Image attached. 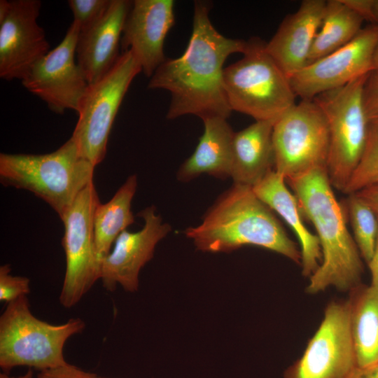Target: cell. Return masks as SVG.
<instances>
[{
	"label": "cell",
	"mask_w": 378,
	"mask_h": 378,
	"mask_svg": "<svg viewBox=\"0 0 378 378\" xmlns=\"http://www.w3.org/2000/svg\"><path fill=\"white\" fill-rule=\"evenodd\" d=\"M211 3L195 1L188 44L178 57L166 59L150 77L149 89L171 94L168 119L194 115L227 118L232 109L223 83V64L232 54L244 53L247 41L227 38L209 18Z\"/></svg>",
	"instance_id": "1"
},
{
	"label": "cell",
	"mask_w": 378,
	"mask_h": 378,
	"mask_svg": "<svg viewBox=\"0 0 378 378\" xmlns=\"http://www.w3.org/2000/svg\"><path fill=\"white\" fill-rule=\"evenodd\" d=\"M286 181L303 217L314 225L321 247L322 261L310 276L307 292L315 294L330 286L350 291L361 284L362 257L346 227L344 210L334 195L327 168L316 167Z\"/></svg>",
	"instance_id": "2"
},
{
	"label": "cell",
	"mask_w": 378,
	"mask_h": 378,
	"mask_svg": "<svg viewBox=\"0 0 378 378\" xmlns=\"http://www.w3.org/2000/svg\"><path fill=\"white\" fill-rule=\"evenodd\" d=\"M184 234L203 252L229 253L252 245L301 262L300 251L274 211L247 186L233 183L206 211L201 223Z\"/></svg>",
	"instance_id": "3"
},
{
	"label": "cell",
	"mask_w": 378,
	"mask_h": 378,
	"mask_svg": "<svg viewBox=\"0 0 378 378\" xmlns=\"http://www.w3.org/2000/svg\"><path fill=\"white\" fill-rule=\"evenodd\" d=\"M94 167L80 155L71 138L50 153L0 154L1 183L31 192L59 218L93 182Z\"/></svg>",
	"instance_id": "4"
},
{
	"label": "cell",
	"mask_w": 378,
	"mask_h": 378,
	"mask_svg": "<svg viewBox=\"0 0 378 378\" xmlns=\"http://www.w3.org/2000/svg\"><path fill=\"white\" fill-rule=\"evenodd\" d=\"M266 42L247 41L243 57L224 68L223 83L229 105L259 120H276L297 97L289 78L269 55Z\"/></svg>",
	"instance_id": "5"
},
{
	"label": "cell",
	"mask_w": 378,
	"mask_h": 378,
	"mask_svg": "<svg viewBox=\"0 0 378 378\" xmlns=\"http://www.w3.org/2000/svg\"><path fill=\"white\" fill-rule=\"evenodd\" d=\"M85 327L79 318L59 325L38 319L27 296L9 302L0 316V367L6 373L18 366L41 371L65 365L66 341Z\"/></svg>",
	"instance_id": "6"
},
{
	"label": "cell",
	"mask_w": 378,
	"mask_h": 378,
	"mask_svg": "<svg viewBox=\"0 0 378 378\" xmlns=\"http://www.w3.org/2000/svg\"><path fill=\"white\" fill-rule=\"evenodd\" d=\"M369 74L312 99L323 113L328 127V178L332 187L342 192L360 160L368 139L370 123L363 93Z\"/></svg>",
	"instance_id": "7"
},
{
	"label": "cell",
	"mask_w": 378,
	"mask_h": 378,
	"mask_svg": "<svg viewBox=\"0 0 378 378\" xmlns=\"http://www.w3.org/2000/svg\"><path fill=\"white\" fill-rule=\"evenodd\" d=\"M141 69L130 50L122 52L111 70L88 84L71 136L80 155L96 166L106 155L111 130L122 101Z\"/></svg>",
	"instance_id": "8"
},
{
	"label": "cell",
	"mask_w": 378,
	"mask_h": 378,
	"mask_svg": "<svg viewBox=\"0 0 378 378\" xmlns=\"http://www.w3.org/2000/svg\"><path fill=\"white\" fill-rule=\"evenodd\" d=\"M274 170L286 180L316 167H326L329 132L313 100H302L283 113L272 130Z\"/></svg>",
	"instance_id": "9"
},
{
	"label": "cell",
	"mask_w": 378,
	"mask_h": 378,
	"mask_svg": "<svg viewBox=\"0 0 378 378\" xmlns=\"http://www.w3.org/2000/svg\"><path fill=\"white\" fill-rule=\"evenodd\" d=\"M93 182L76 197L60 217L64 233L62 246L66 271L59 297L64 308H71L101 277V262L95 247L93 218L99 204Z\"/></svg>",
	"instance_id": "10"
},
{
	"label": "cell",
	"mask_w": 378,
	"mask_h": 378,
	"mask_svg": "<svg viewBox=\"0 0 378 378\" xmlns=\"http://www.w3.org/2000/svg\"><path fill=\"white\" fill-rule=\"evenodd\" d=\"M358 367L348 301H332L302 356L284 378H347Z\"/></svg>",
	"instance_id": "11"
},
{
	"label": "cell",
	"mask_w": 378,
	"mask_h": 378,
	"mask_svg": "<svg viewBox=\"0 0 378 378\" xmlns=\"http://www.w3.org/2000/svg\"><path fill=\"white\" fill-rule=\"evenodd\" d=\"M79 33L78 23L73 21L59 44L36 62L21 80L29 92L57 114L66 110L78 112L88 86L75 59Z\"/></svg>",
	"instance_id": "12"
},
{
	"label": "cell",
	"mask_w": 378,
	"mask_h": 378,
	"mask_svg": "<svg viewBox=\"0 0 378 378\" xmlns=\"http://www.w3.org/2000/svg\"><path fill=\"white\" fill-rule=\"evenodd\" d=\"M377 41L378 24H370L344 46L306 65L289 78L296 97L312 100L372 71Z\"/></svg>",
	"instance_id": "13"
},
{
	"label": "cell",
	"mask_w": 378,
	"mask_h": 378,
	"mask_svg": "<svg viewBox=\"0 0 378 378\" xmlns=\"http://www.w3.org/2000/svg\"><path fill=\"white\" fill-rule=\"evenodd\" d=\"M38 0L9 1L0 22V77L22 80L33 65L50 51L43 29L37 22Z\"/></svg>",
	"instance_id": "14"
},
{
	"label": "cell",
	"mask_w": 378,
	"mask_h": 378,
	"mask_svg": "<svg viewBox=\"0 0 378 378\" xmlns=\"http://www.w3.org/2000/svg\"><path fill=\"white\" fill-rule=\"evenodd\" d=\"M138 215L144 220L143 227L135 232H122L102 260L100 279L108 291H114L118 285L127 292L138 290L140 270L153 258L158 243L172 230L170 225L163 223L157 214L154 206Z\"/></svg>",
	"instance_id": "15"
},
{
	"label": "cell",
	"mask_w": 378,
	"mask_h": 378,
	"mask_svg": "<svg viewBox=\"0 0 378 378\" xmlns=\"http://www.w3.org/2000/svg\"><path fill=\"white\" fill-rule=\"evenodd\" d=\"M174 1L134 0L125 20L120 46L130 50L141 71L151 77L166 60L164 43L174 24Z\"/></svg>",
	"instance_id": "16"
},
{
	"label": "cell",
	"mask_w": 378,
	"mask_h": 378,
	"mask_svg": "<svg viewBox=\"0 0 378 378\" xmlns=\"http://www.w3.org/2000/svg\"><path fill=\"white\" fill-rule=\"evenodd\" d=\"M326 1L304 0L283 20L265 48L289 78L303 69L320 28Z\"/></svg>",
	"instance_id": "17"
},
{
	"label": "cell",
	"mask_w": 378,
	"mask_h": 378,
	"mask_svg": "<svg viewBox=\"0 0 378 378\" xmlns=\"http://www.w3.org/2000/svg\"><path fill=\"white\" fill-rule=\"evenodd\" d=\"M132 5L131 1L112 0L99 22L79 33L76 55L88 84L101 79L118 59L122 29Z\"/></svg>",
	"instance_id": "18"
},
{
	"label": "cell",
	"mask_w": 378,
	"mask_h": 378,
	"mask_svg": "<svg viewBox=\"0 0 378 378\" xmlns=\"http://www.w3.org/2000/svg\"><path fill=\"white\" fill-rule=\"evenodd\" d=\"M284 177L274 169L257 182L252 189L273 211L278 214L292 228L300 243L302 273L311 276L322 261L319 239L305 226L303 216L294 193L286 185Z\"/></svg>",
	"instance_id": "19"
},
{
	"label": "cell",
	"mask_w": 378,
	"mask_h": 378,
	"mask_svg": "<svg viewBox=\"0 0 378 378\" xmlns=\"http://www.w3.org/2000/svg\"><path fill=\"white\" fill-rule=\"evenodd\" d=\"M204 132L193 153L181 164L177 179L190 181L202 174L224 179L230 177L234 132L227 118L202 120Z\"/></svg>",
	"instance_id": "20"
},
{
	"label": "cell",
	"mask_w": 378,
	"mask_h": 378,
	"mask_svg": "<svg viewBox=\"0 0 378 378\" xmlns=\"http://www.w3.org/2000/svg\"><path fill=\"white\" fill-rule=\"evenodd\" d=\"M275 121H255L234 132L230 173L234 184L253 187L274 169L272 130Z\"/></svg>",
	"instance_id": "21"
},
{
	"label": "cell",
	"mask_w": 378,
	"mask_h": 378,
	"mask_svg": "<svg viewBox=\"0 0 378 378\" xmlns=\"http://www.w3.org/2000/svg\"><path fill=\"white\" fill-rule=\"evenodd\" d=\"M347 301L357 365L366 367L378 362V290L360 284Z\"/></svg>",
	"instance_id": "22"
},
{
	"label": "cell",
	"mask_w": 378,
	"mask_h": 378,
	"mask_svg": "<svg viewBox=\"0 0 378 378\" xmlns=\"http://www.w3.org/2000/svg\"><path fill=\"white\" fill-rule=\"evenodd\" d=\"M137 187L136 175L129 176L106 203H99L93 218L96 251L99 261L111 251L120 234L134 223L131 204Z\"/></svg>",
	"instance_id": "23"
},
{
	"label": "cell",
	"mask_w": 378,
	"mask_h": 378,
	"mask_svg": "<svg viewBox=\"0 0 378 378\" xmlns=\"http://www.w3.org/2000/svg\"><path fill=\"white\" fill-rule=\"evenodd\" d=\"M363 18L342 0L326 1L322 22L313 43L307 64L351 42L363 29Z\"/></svg>",
	"instance_id": "24"
},
{
	"label": "cell",
	"mask_w": 378,
	"mask_h": 378,
	"mask_svg": "<svg viewBox=\"0 0 378 378\" xmlns=\"http://www.w3.org/2000/svg\"><path fill=\"white\" fill-rule=\"evenodd\" d=\"M346 209L353 229L354 241L361 257L371 260L378 234V215L356 193L348 195Z\"/></svg>",
	"instance_id": "25"
},
{
	"label": "cell",
	"mask_w": 378,
	"mask_h": 378,
	"mask_svg": "<svg viewBox=\"0 0 378 378\" xmlns=\"http://www.w3.org/2000/svg\"><path fill=\"white\" fill-rule=\"evenodd\" d=\"M378 183V126L370 125L365 148L343 192L349 195Z\"/></svg>",
	"instance_id": "26"
},
{
	"label": "cell",
	"mask_w": 378,
	"mask_h": 378,
	"mask_svg": "<svg viewBox=\"0 0 378 378\" xmlns=\"http://www.w3.org/2000/svg\"><path fill=\"white\" fill-rule=\"evenodd\" d=\"M112 0H69L68 4L80 32L98 23L108 11Z\"/></svg>",
	"instance_id": "27"
},
{
	"label": "cell",
	"mask_w": 378,
	"mask_h": 378,
	"mask_svg": "<svg viewBox=\"0 0 378 378\" xmlns=\"http://www.w3.org/2000/svg\"><path fill=\"white\" fill-rule=\"evenodd\" d=\"M10 265L0 267V300L6 304L20 298L27 296L30 292V281L27 277L10 274Z\"/></svg>",
	"instance_id": "28"
},
{
	"label": "cell",
	"mask_w": 378,
	"mask_h": 378,
	"mask_svg": "<svg viewBox=\"0 0 378 378\" xmlns=\"http://www.w3.org/2000/svg\"><path fill=\"white\" fill-rule=\"evenodd\" d=\"M363 106L370 125L378 126V73L371 71L364 85Z\"/></svg>",
	"instance_id": "29"
},
{
	"label": "cell",
	"mask_w": 378,
	"mask_h": 378,
	"mask_svg": "<svg viewBox=\"0 0 378 378\" xmlns=\"http://www.w3.org/2000/svg\"><path fill=\"white\" fill-rule=\"evenodd\" d=\"M95 375L67 363L59 367L39 371L37 378H94Z\"/></svg>",
	"instance_id": "30"
},
{
	"label": "cell",
	"mask_w": 378,
	"mask_h": 378,
	"mask_svg": "<svg viewBox=\"0 0 378 378\" xmlns=\"http://www.w3.org/2000/svg\"><path fill=\"white\" fill-rule=\"evenodd\" d=\"M342 1L360 15L364 20L370 22V24H375L373 15L374 0H342Z\"/></svg>",
	"instance_id": "31"
},
{
	"label": "cell",
	"mask_w": 378,
	"mask_h": 378,
	"mask_svg": "<svg viewBox=\"0 0 378 378\" xmlns=\"http://www.w3.org/2000/svg\"><path fill=\"white\" fill-rule=\"evenodd\" d=\"M378 214V183L356 192Z\"/></svg>",
	"instance_id": "32"
},
{
	"label": "cell",
	"mask_w": 378,
	"mask_h": 378,
	"mask_svg": "<svg viewBox=\"0 0 378 378\" xmlns=\"http://www.w3.org/2000/svg\"><path fill=\"white\" fill-rule=\"evenodd\" d=\"M347 378H378V362L366 367H357Z\"/></svg>",
	"instance_id": "33"
},
{
	"label": "cell",
	"mask_w": 378,
	"mask_h": 378,
	"mask_svg": "<svg viewBox=\"0 0 378 378\" xmlns=\"http://www.w3.org/2000/svg\"><path fill=\"white\" fill-rule=\"evenodd\" d=\"M368 265L372 277L370 285L378 290V234L373 256Z\"/></svg>",
	"instance_id": "34"
},
{
	"label": "cell",
	"mask_w": 378,
	"mask_h": 378,
	"mask_svg": "<svg viewBox=\"0 0 378 378\" xmlns=\"http://www.w3.org/2000/svg\"><path fill=\"white\" fill-rule=\"evenodd\" d=\"M33 377L34 372L31 369L28 370L24 374L18 377H11L6 372L0 374V378H33Z\"/></svg>",
	"instance_id": "35"
},
{
	"label": "cell",
	"mask_w": 378,
	"mask_h": 378,
	"mask_svg": "<svg viewBox=\"0 0 378 378\" xmlns=\"http://www.w3.org/2000/svg\"><path fill=\"white\" fill-rule=\"evenodd\" d=\"M373 71L378 73V41L375 47L373 56Z\"/></svg>",
	"instance_id": "36"
},
{
	"label": "cell",
	"mask_w": 378,
	"mask_h": 378,
	"mask_svg": "<svg viewBox=\"0 0 378 378\" xmlns=\"http://www.w3.org/2000/svg\"><path fill=\"white\" fill-rule=\"evenodd\" d=\"M373 15H374L375 24H378V0H374Z\"/></svg>",
	"instance_id": "37"
},
{
	"label": "cell",
	"mask_w": 378,
	"mask_h": 378,
	"mask_svg": "<svg viewBox=\"0 0 378 378\" xmlns=\"http://www.w3.org/2000/svg\"><path fill=\"white\" fill-rule=\"evenodd\" d=\"M94 378H106V377H98V376L95 375Z\"/></svg>",
	"instance_id": "38"
}]
</instances>
